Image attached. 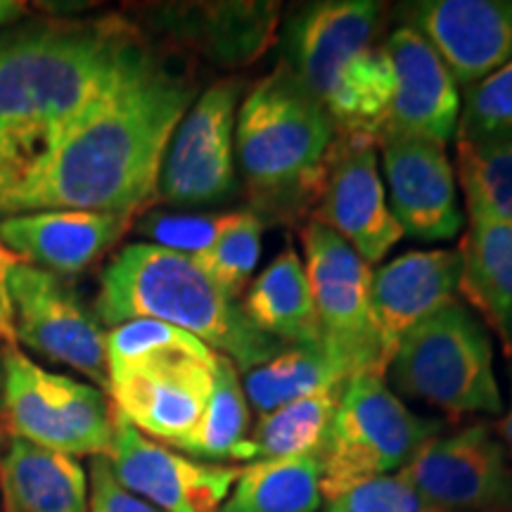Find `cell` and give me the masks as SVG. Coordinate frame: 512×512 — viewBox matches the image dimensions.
<instances>
[{
	"label": "cell",
	"instance_id": "1",
	"mask_svg": "<svg viewBox=\"0 0 512 512\" xmlns=\"http://www.w3.org/2000/svg\"><path fill=\"white\" fill-rule=\"evenodd\" d=\"M197 86L145 43L46 159L0 200V216L31 211L140 214L159 192L166 150Z\"/></svg>",
	"mask_w": 512,
	"mask_h": 512
},
{
	"label": "cell",
	"instance_id": "2",
	"mask_svg": "<svg viewBox=\"0 0 512 512\" xmlns=\"http://www.w3.org/2000/svg\"><path fill=\"white\" fill-rule=\"evenodd\" d=\"M143 38L124 17L0 34V200L110 86Z\"/></svg>",
	"mask_w": 512,
	"mask_h": 512
},
{
	"label": "cell",
	"instance_id": "3",
	"mask_svg": "<svg viewBox=\"0 0 512 512\" xmlns=\"http://www.w3.org/2000/svg\"><path fill=\"white\" fill-rule=\"evenodd\" d=\"M337 128L283 62L238 107L235 155L252 214L271 226L309 221L337 152Z\"/></svg>",
	"mask_w": 512,
	"mask_h": 512
},
{
	"label": "cell",
	"instance_id": "4",
	"mask_svg": "<svg viewBox=\"0 0 512 512\" xmlns=\"http://www.w3.org/2000/svg\"><path fill=\"white\" fill-rule=\"evenodd\" d=\"M95 313L110 328L136 318L174 325L230 358L240 373L287 351L256 328L238 299L223 294L190 256L152 242H133L107 264Z\"/></svg>",
	"mask_w": 512,
	"mask_h": 512
},
{
	"label": "cell",
	"instance_id": "5",
	"mask_svg": "<svg viewBox=\"0 0 512 512\" xmlns=\"http://www.w3.org/2000/svg\"><path fill=\"white\" fill-rule=\"evenodd\" d=\"M387 373L403 396L456 418L503 411L489 328L458 297L401 339Z\"/></svg>",
	"mask_w": 512,
	"mask_h": 512
},
{
	"label": "cell",
	"instance_id": "6",
	"mask_svg": "<svg viewBox=\"0 0 512 512\" xmlns=\"http://www.w3.org/2000/svg\"><path fill=\"white\" fill-rule=\"evenodd\" d=\"M441 430V420L403 406L382 375L351 377L320 451V494L337 501L356 486L394 475L441 437Z\"/></svg>",
	"mask_w": 512,
	"mask_h": 512
},
{
	"label": "cell",
	"instance_id": "7",
	"mask_svg": "<svg viewBox=\"0 0 512 512\" xmlns=\"http://www.w3.org/2000/svg\"><path fill=\"white\" fill-rule=\"evenodd\" d=\"M0 368L3 425L10 437L72 458H110L117 413L100 389L50 373L17 344H5Z\"/></svg>",
	"mask_w": 512,
	"mask_h": 512
},
{
	"label": "cell",
	"instance_id": "8",
	"mask_svg": "<svg viewBox=\"0 0 512 512\" xmlns=\"http://www.w3.org/2000/svg\"><path fill=\"white\" fill-rule=\"evenodd\" d=\"M302 242L325 356L344 382L366 373L384 377L387 366L370 313L373 268L316 221L304 223Z\"/></svg>",
	"mask_w": 512,
	"mask_h": 512
},
{
	"label": "cell",
	"instance_id": "9",
	"mask_svg": "<svg viewBox=\"0 0 512 512\" xmlns=\"http://www.w3.org/2000/svg\"><path fill=\"white\" fill-rule=\"evenodd\" d=\"M240 91L235 79L214 83L178 124L159 176V195L174 207H209L233 192Z\"/></svg>",
	"mask_w": 512,
	"mask_h": 512
},
{
	"label": "cell",
	"instance_id": "10",
	"mask_svg": "<svg viewBox=\"0 0 512 512\" xmlns=\"http://www.w3.org/2000/svg\"><path fill=\"white\" fill-rule=\"evenodd\" d=\"M8 299L17 344L107 389L105 332L55 273L17 259L8 273Z\"/></svg>",
	"mask_w": 512,
	"mask_h": 512
},
{
	"label": "cell",
	"instance_id": "11",
	"mask_svg": "<svg viewBox=\"0 0 512 512\" xmlns=\"http://www.w3.org/2000/svg\"><path fill=\"white\" fill-rule=\"evenodd\" d=\"M403 472L446 512H512V463L489 425L432 439Z\"/></svg>",
	"mask_w": 512,
	"mask_h": 512
},
{
	"label": "cell",
	"instance_id": "12",
	"mask_svg": "<svg viewBox=\"0 0 512 512\" xmlns=\"http://www.w3.org/2000/svg\"><path fill=\"white\" fill-rule=\"evenodd\" d=\"M107 460L128 491L162 512H219L242 470L185 458L140 434L121 415L114 422V446Z\"/></svg>",
	"mask_w": 512,
	"mask_h": 512
},
{
	"label": "cell",
	"instance_id": "13",
	"mask_svg": "<svg viewBox=\"0 0 512 512\" xmlns=\"http://www.w3.org/2000/svg\"><path fill=\"white\" fill-rule=\"evenodd\" d=\"M382 5L370 0H320L290 17L283 29V64L318 102L377 46Z\"/></svg>",
	"mask_w": 512,
	"mask_h": 512
},
{
	"label": "cell",
	"instance_id": "14",
	"mask_svg": "<svg viewBox=\"0 0 512 512\" xmlns=\"http://www.w3.org/2000/svg\"><path fill=\"white\" fill-rule=\"evenodd\" d=\"M396 15L437 50L460 86L512 62V0H415Z\"/></svg>",
	"mask_w": 512,
	"mask_h": 512
},
{
	"label": "cell",
	"instance_id": "15",
	"mask_svg": "<svg viewBox=\"0 0 512 512\" xmlns=\"http://www.w3.org/2000/svg\"><path fill=\"white\" fill-rule=\"evenodd\" d=\"M216 356L211 351L209 356L174 358L110 377L112 408L145 437L176 446L195 430L207 408Z\"/></svg>",
	"mask_w": 512,
	"mask_h": 512
},
{
	"label": "cell",
	"instance_id": "16",
	"mask_svg": "<svg viewBox=\"0 0 512 512\" xmlns=\"http://www.w3.org/2000/svg\"><path fill=\"white\" fill-rule=\"evenodd\" d=\"M377 145L389 185V209L403 235L425 242L456 238L465 219L458 207L456 171L444 145L403 136H384Z\"/></svg>",
	"mask_w": 512,
	"mask_h": 512
},
{
	"label": "cell",
	"instance_id": "17",
	"mask_svg": "<svg viewBox=\"0 0 512 512\" xmlns=\"http://www.w3.org/2000/svg\"><path fill=\"white\" fill-rule=\"evenodd\" d=\"M309 221L337 233L370 266L399 245L403 230L384 195L375 145L339 140L323 197Z\"/></svg>",
	"mask_w": 512,
	"mask_h": 512
},
{
	"label": "cell",
	"instance_id": "18",
	"mask_svg": "<svg viewBox=\"0 0 512 512\" xmlns=\"http://www.w3.org/2000/svg\"><path fill=\"white\" fill-rule=\"evenodd\" d=\"M394 72V95L380 138L403 136L446 145L460 117L458 83L418 31L399 27L384 43Z\"/></svg>",
	"mask_w": 512,
	"mask_h": 512
},
{
	"label": "cell",
	"instance_id": "19",
	"mask_svg": "<svg viewBox=\"0 0 512 512\" xmlns=\"http://www.w3.org/2000/svg\"><path fill=\"white\" fill-rule=\"evenodd\" d=\"M458 278V249L406 252L373 271L370 313L384 366L415 325L456 299Z\"/></svg>",
	"mask_w": 512,
	"mask_h": 512
},
{
	"label": "cell",
	"instance_id": "20",
	"mask_svg": "<svg viewBox=\"0 0 512 512\" xmlns=\"http://www.w3.org/2000/svg\"><path fill=\"white\" fill-rule=\"evenodd\" d=\"M131 228V219L102 211H31L5 216L0 240L31 266L76 275L107 254Z\"/></svg>",
	"mask_w": 512,
	"mask_h": 512
},
{
	"label": "cell",
	"instance_id": "21",
	"mask_svg": "<svg viewBox=\"0 0 512 512\" xmlns=\"http://www.w3.org/2000/svg\"><path fill=\"white\" fill-rule=\"evenodd\" d=\"M458 290L512 358V219L470 211L460 240Z\"/></svg>",
	"mask_w": 512,
	"mask_h": 512
},
{
	"label": "cell",
	"instance_id": "22",
	"mask_svg": "<svg viewBox=\"0 0 512 512\" xmlns=\"http://www.w3.org/2000/svg\"><path fill=\"white\" fill-rule=\"evenodd\" d=\"M0 512H88V477L72 456L10 437L0 453Z\"/></svg>",
	"mask_w": 512,
	"mask_h": 512
},
{
	"label": "cell",
	"instance_id": "23",
	"mask_svg": "<svg viewBox=\"0 0 512 512\" xmlns=\"http://www.w3.org/2000/svg\"><path fill=\"white\" fill-rule=\"evenodd\" d=\"M247 318L287 349H323L306 268L287 245L240 299Z\"/></svg>",
	"mask_w": 512,
	"mask_h": 512
},
{
	"label": "cell",
	"instance_id": "24",
	"mask_svg": "<svg viewBox=\"0 0 512 512\" xmlns=\"http://www.w3.org/2000/svg\"><path fill=\"white\" fill-rule=\"evenodd\" d=\"M183 31L211 60L242 67L264 55L278 27L280 3H207L183 12Z\"/></svg>",
	"mask_w": 512,
	"mask_h": 512
},
{
	"label": "cell",
	"instance_id": "25",
	"mask_svg": "<svg viewBox=\"0 0 512 512\" xmlns=\"http://www.w3.org/2000/svg\"><path fill=\"white\" fill-rule=\"evenodd\" d=\"M342 387L323 389L304 399L287 403L275 411L259 415L254 432L240 446L238 463L278 460L299 456H320L335 418Z\"/></svg>",
	"mask_w": 512,
	"mask_h": 512
},
{
	"label": "cell",
	"instance_id": "26",
	"mask_svg": "<svg viewBox=\"0 0 512 512\" xmlns=\"http://www.w3.org/2000/svg\"><path fill=\"white\" fill-rule=\"evenodd\" d=\"M320 456L256 460L242 467L219 512H316Z\"/></svg>",
	"mask_w": 512,
	"mask_h": 512
},
{
	"label": "cell",
	"instance_id": "27",
	"mask_svg": "<svg viewBox=\"0 0 512 512\" xmlns=\"http://www.w3.org/2000/svg\"><path fill=\"white\" fill-rule=\"evenodd\" d=\"M249 437V403L240 370L226 356H216L214 387L200 422L174 448L200 460H235Z\"/></svg>",
	"mask_w": 512,
	"mask_h": 512
},
{
	"label": "cell",
	"instance_id": "28",
	"mask_svg": "<svg viewBox=\"0 0 512 512\" xmlns=\"http://www.w3.org/2000/svg\"><path fill=\"white\" fill-rule=\"evenodd\" d=\"M342 384L347 382L339 377L323 349H287L242 377L247 403L259 415Z\"/></svg>",
	"mask_w": 512,
	"mask_h": 512
},
{
	"label": "cell",
	"instance_id": "29",
	"mask_svg": "<svg viewBox=\"0 0 512 512\" xmlns=\"http://www.w3.org/2000/svg\"><path fill=\"white\" fill-rule=\"evenodd\" d=\"M211 349L200 339L159 320L136 318L105 332L107 380L131 370L155 366L188 356H209Z\"/></svg>",
	"mask_w": 512,
	"mask_h": 512
},
{
	"label": "cell",
	"instance_id": "30",
	"mask_svg": "<svg viewBox=\"0 0 512 512\" xmlns=\"http://www.w3.org/2000/svg\"><path fill=\"white\" fill-rule=\"evenodd\" d=\"M266 223L252 211H233L207 252L195 256V264L223 294L242 299L261 256V235Z\"/></svg>",
	"mask_w": 512,
	"mask_h": 512
},
{
	"label": "cell",
	"instance_id": "31",
	"mask_svg": "<svg viewBox=\"0 0 512 512\" xmlns=\"http://www.w3.org/2000/svg\"><path fill=\"white\" fill-rule=\"evenodd\" d=\"M458 181L467 214L489 211L512 219V140L458 143Z\"/></svg>",
	"mask_w": 512,
	"mask_h": 512
},
{
	"label": "cell",
	"instance_id": "32",
	"mask_svg": "<svg viewBox=\"0 0 512 512\" xmlns=\"http://www.w3.org/2000/svg\"><path fill=\"white\" fill-rule=\"evenodd\" d=\"M456 138L472 145L512 140V62L465 88Z\"/></svg>",
	"mask_w": 512,
	"mask_h": 512
},
{
	"label": "cell",
	"instance_id": "33",
	"mask_svg": "<svg viewBox=\"0 0 512 512\" xmlns=\"http://www.w3.org/2000/svg\"><path fill=\"white\" fill-rule=\"evenodd\" d=\"M230 214H152L140 223V233L171 252L190 259L214 245Z\"/></svg>",
	"mask_w": 512,
	"mask_h": 512
},
{
	"label": "cell",
	"instance_id": "34",
	"mask_svg": "<svg viewBox=\"0 0 512 512\" xmlns=\"http://www.w3.org/2000/svg\"><path fill=\"white\" fill-rule=\"evenodd\" d=\"M335 503L349 512H446L427 501L403 470L356 486Z\"/></svg>",
	"mask_w": 512,
	"mask_h": 512
},
{
	"label": "cell",
	"instance_id": "35",
	"mask_svg": "<svg viewBox=\"0 0 512 512\" xmlns=\"http://www.w3.org/2000/svg\"><path fill=\"white\" fill-rule=\"evenodd\" d=\"M88 512H162L128 491L114 475L110 460L93 458L88 470Z\"/></svg>",
	"mask_w": 512,
	"mask_h": 512
},
{
	"label": "cell",
	"instance_id": "36",
	"mask_svg": "<svg viewBox=\"0 0 512 512\" xmlns=\"http://www.w3.org/2000/svg\"><path fill=\"white\" fill-rule=\"evenodd\" d=\"M15 261L17 256L0 240V337L5 339V344H17L15 330H12V311L8 299V273L15 266Z\"/></svg>",
	"mask_w": 512,
	"mask_h": 512
},
{
	"label": "cell",
	"instance_id": "37",
	"mask_svg": "<svg viewBox=\"0 0 512 512\" xmlns=\"http://www.w3.org/2000/svg\"><path fill=\"white\" fill-rule=\"evenodd\" d=\"M508 380H510V406H508V411H505L503 420L498 422V437H501L508 456H512V361L508 366Z\"/></svg>",
	"mask_w": 512,
	"mask_h": 512
},
{
	"label": "cell",
	"instance_id": "38",
	"mask_svg": "<svg viewBox=\"0 0 512 512\" xmlns=\"http://www.w3.org/2000/svg\"><path fill=\"white\" fill-rule=\"evenodd\" d=\"M27 12V5L17 3V0H0V27L12 24Z\"/></svg>",
	"mask_w": 512,
	"mask_h": 512
},
{
	"label": "cell",
	"instance_id": "39",
	"mask_svg": "<svg viewBox=\"0 0 512 512\" xmlns=\"http://www.w3.org/2000/svg\"><path fill=\"white\" fill-rule=\"evenodd\" d=\"M0 422H3V368H0Z\"/></svg>",
	"mask_w": 512,
	"mask_h": 512
},
{
	"label": "cell",
	"instance_id": "40",
	"mask_svg": "<svg viewBox=\"0 0 512 512\" xmlns=\"http://www.w3.org/2000/svg\"><path fill=\"white\" fill-rule=\"evenodd\" d=\"M325 512H349V510H344V508H342V505H339V503H335V501H332V503L328 505V508H325Z\"/></svg>",
	"mask_w": 512,
	"mask_h": 512
}]
</instances>
